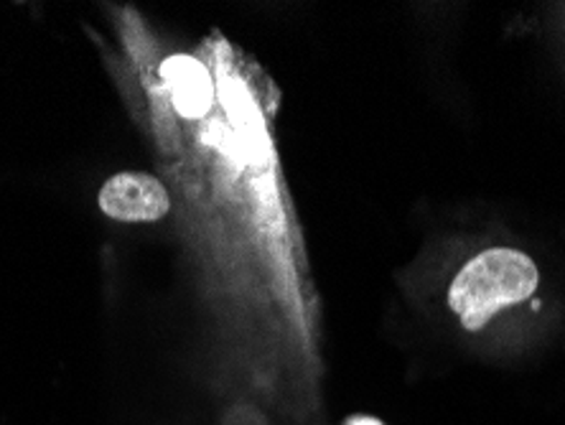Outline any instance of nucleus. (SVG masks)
<instances>
[{"label":"nucleus","mask_w":565,"mask_h":425,"mask_svg":"<svg viewBox=\"0 0 565 425\" xmlns=\"http://www.w3.org/2000/svg\"><path fill=\"white\" fill-rule=\"evenodd\" d=\"M161 74L181 118L199 120L210 113L214 103V85L210 70L202 62L186 54L169 56L161 64Z\"/></svg>","instance_id":"nucleus-3"},{"label":"nucleus","mask_w":565,"mask_h":425,"mask_svg":"<svg viewBox=\"0 0 565 425\" xmlns=\"http://www.w3.org/2000/svg\"><path fill=\"white\" fill-rule=\"evenodd\" d=\"M537 268L510 247L484 249L463 265L448 288V306L469 331L484 329L504 308L527 301L537 288Z\"/></svg>","instance_id":"nucleus-1"},{"label":"nucleus","mask_w":565,"mask_h":425,"mask_svg":"<svg viewBox=\"0 0 565 425\" xmlns=\"http://www.w3.org/2000/svg\"><path fill=\"white\" fill-rule=\"evenodd\" d=\"M347 425H382V423L375 418H352Z\"/></svg>","instance_id":"nucleus-4"},{"label":"nucleus","mask_w":565,"mask_h":425,"mask_svg":"<svg viewBox=\"0 0 565 425\" xmlns=\"http://www.w3.org/2000/svg\"><path fill=\"white\" fill-rule=\"evenodd\" d=\"M99 210L118 222H156L169 212V191L156 177L126 171L99 191Z\"/></svg>","instance_id":"nucleus-2"}]
</instances>
